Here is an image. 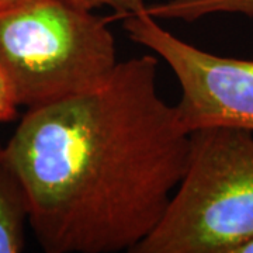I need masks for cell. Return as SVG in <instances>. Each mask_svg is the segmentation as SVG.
Listing matches in <instances>:
<instances>
[{
    "instance_id": "5",
    "label": "cell",
    "mask_w": 253,
    "mask_h": 253,
    "mask_svg": "<svg viewBox=\"0 0 253 253\" xmlns=\"http://www.w3.org/2000/svg\"><path fill=\"white\" fill-rule=\"evenodd\" d=\"M28 212L24 186L0 156V253L23 252Z\"/></svg>"
},
{
    "instance_id": "7",
    "label": "cell",
    "mask_w": 253,
    "mask_h": 253,
    "mask_svg": "<svg viewBox=\"0 0 253 253\" xmlns=\"http://www.w3.org/2000/svg\"><path fill=\"white\" fill-rule=\"evenodd\" d=\"M71 3L75 7H79L83 10L91 11L96 7L101 6H109L120 16H132V14H139L146 9L144 0H65Z\"/></svg>"
},
{
    "instance_id": "11",
    "label": "cell",
    "mask_w": 253,
    "mask_h": 253,
    "mask_svg": "<svg viewBox=\"0 0 253 253\" xmlns=\"http://www.w3.org/2000/svg\"><path fill=\"white\" fill-rule=\"evenodd\" d=\"M1 151H3V146L0 145V156H1Z\"/></svg>"
},
{
    "instance_id": "4",
    "label": "cell",
    "mask_w": 253,
    "mask_h": 253,
    "mask_svg": "<svg viewBox=\"0 0 253 253\" xmlns=\"http://www.w3.org/2000/svg\"><path fill=\"white\" fill-rule=\"evenodd\" d=\"M124 30L176 75L181 97L174 107L189 132L207 126L253 131V61L206 52L163 28L146 11L128 16Z\"/></svg>"
},
{
    "instance_id": "8",
    "label": "cell",
    "mask_w": 253,
    "mask_h": 253,
    "mask_svg": "<svg viewBox=\"0 0 253 253\" xmlns=\"http://www.w3.org/2000/svg\"><path fill=\"white\" fill-rule=\"evenodd\" d=\"M18 103L7 76L0 69V123H7L17 117Z\"/></svg>"
},
{
    "instance_id": "2",
    "label": "cell",
    "mask_w": 253,
    "mask_h": 253,
    "mask_svg": "<svg viewBox=\"0 0 253 253\" xmlns=\"http://www.w3.org/2000/svg\"><path fill=\"white\" fill-rule=\"evenodd\" d=\"M251 238L253 131H191L187 169L170 204L132 253H231Z\"/></svg>"
},
{
    "instance_id": "9",
    "label": "cell",
    "mask_w": 253,
    "mask_h": 253,
    "mask_svg": "<svg viewBox=\"0 0 253 253\" xmlns=\"http://www.w3.org/2000/svg\"><path fill=\"white\" fill-rule=\"evenodd\" d=\"M231 253H253V238L235 246Z\"/></svg>"
},
{
    "instance_id": "10",
    "label": "cell",
    "mask_w": 253,
    "mask_h": 253,
    "mask_svg": "<svg viewBox=\"0 0 253 253\" xmlns=\"http://www.w3.org/2000/svg\"><path fill=\"white\" fill-rule=\"evenodd\" d=\"M23 1H26V0H0V10L16 6L18 3H23Z\"/></svg>"
},
{
    "instance_id": "6",
    "label": "cell",
    "mask_w": 253,
    "mask_h": 253,
    "mask_svg": "<svg viewBox=\"0 0 253 253\" xmlns=\"http://www.w3.org/2000/svg\"><path fill=\"white\" fill-rule=\"evenodd\" d=\"M145 11L154 18H174L187 23L215 13H239L253 17V0H168L146 6Z\"/></svg>"
},
{
    "instance_id": "1",
    "label": "cell",
    "mask_w": 253,
    "mask_h": 253,
    "mask_svg": "<svg viewBox=\"0 0 253 253\" xmlns=\"http://www.w3.org/2000/svg\"><path fill=\"white\" fill-rule=\"evenodd\" d=\"M158 65L117 62L89 90L28 109L3 146L46 253H132L161 222L190 132L158 91Z\"/></svg>"
},
{
    "instance_id": "3",
    "label": "cell",
    "mask_w": 253,
    "mask_h": 253,
    "mask_svg": "<svg viewBox=\"0 0 253 253\" xmlns=\"http://www.w3.org/2000/svg\"><path fill=\"white\" fill-rule=\"evenodd\" d=\"M107 21L65 0L0 10V69L18 106H44L104 81L118 62Z\"/></svg>"
}]
</instances>
